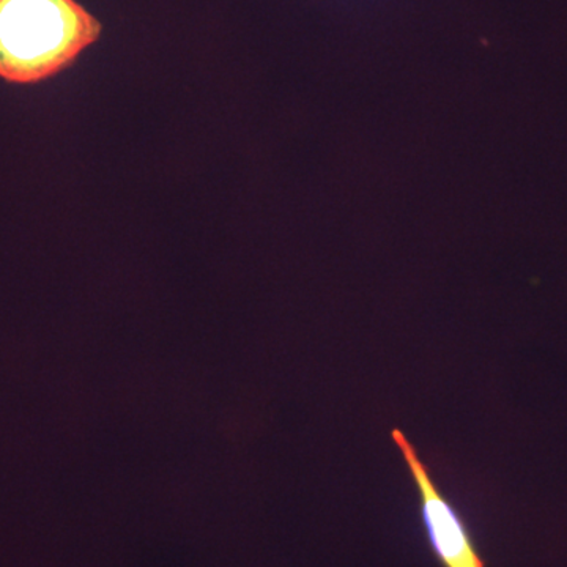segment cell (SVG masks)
Listing matches in <instances>:
<instances>
[{
	"mask_svg": "<svg viewBox=\"0 0 567 567\" xmlns=\"http://www.w3.org/2000/svg\"><path fill=\"white\" fill-rule=\"evenodd\" d=\"M76 0H0V78L37 84L69 69L102 37Z\"/></svg>",
	"mask_w": 567,
	"mask_h": 567,
	"instance_id": "cell-1",
	"label": "cell"
},
{
	"mask_svg": "<svg viewBox=\"0 0 567 567\" xmlns=\"http://www.w3.org/2000/svg\"><path fill=\"white\" fill-rule=\"evenodd\" d=\"M420 495L421 520L432 554L442 567H486L457 507L442 494L431 472L404 432L391 431Z\"/></svg>",
	"mask_w": 567,
	"mask_h": 567,
	"instance_id": "cell-2",
	"label": "cell"
}]
</instances>
